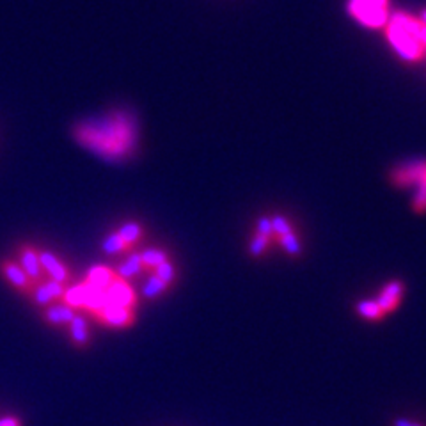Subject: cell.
Listing matches in <instances>:
<instances>
[{"label": "cell", "mask_w": 426, "mask_h": 426, "mask_svg": "<svg viewBox=\"0 0 426 426\" xmlns=\"http://www.w3.org/2000/svg\"><path fill=\"white\" fill-rule=\"evenodd\" d=\"M75 141L91 153L109 160H119L133 153L137 146V125L128 112H112L96 119L82 121L73 128Z\"/></svg>", "instance_id": "obj_1"}, {"label": "cell", "mask_w": 426, "mask_h": 426, "mask_svg": "<svg viewBox=\"0 0 426 426\" xmlns=\"http://www.w3.org/2000/svg\"><path fill=\"white\" fill-rule=\"evenodd\" d=\"M391 49L407 62H421L426 57V25L421 15L396 11L384 27Z\"/></svg>", "instance_id": "obj_2"}, {"label": "cell", "mask_w": 426, "mask_h": 426, "mask_svg": "<svg viewBox=\"0 0 426 426\" xmlns=\"http://www.w3.org/2000/svg\"><path fill=\"white\" fill-rule=\"evenodd\" d=\"M348 15L362 27L378 31L387 25L391 18V0H348Z\"/></svg>", "instance_id": "obj_3"}, {"label": "cell", "mask_w": 426, "mask_h": 426, "mask_svg": "<svg viewBox=\"0 0 426 426\" xmlns=\"http://www.w3.org/2000/svg\"><path fill=\"white\" fill-rule=\"evenodd\" d=\"M393 183L398 187L416 185L414 210L418 213L426 212V160L407 162L393 171Z\"/></svg>", "instance_id": "obj_4"}, {"label": "cell", "mask_w": 426, "mask_h": 426, "mask_svg": "<svg viewBox=\"0 0 426 426\" xmlns=\"http://www.w3.org/2000/svg\"><path fill=\"white\" fill-rule=\"evenodd\" d=\"M98 323L110 329H130L135 325L137 313L135 309L130 307H117V306H107L98 313L91 314Z\"/></svg>", "instance_id": "obj_5"}, {"label": "cell", "mask_w": 426, "mask_h": 426, "mask_svg": "<svg viewBox=\"0 0 426 426\" xmlns=\"http://www.w3.org/2000/svg\"><path fill=\"white\" fill-rule=\"evenodd\" d=\"M0 275L15 288L20 291L22 295L28 297L34 288V282L31 281L25 270L22 269L20 263L12 262V259H0Z\"/></svg>", "instance_id": "obj_6"}, {"label": "cell", "mask_w": 426, "mask_h": 426, "mask_svg": "<svg viewBox=\"0 0 426 426\" xmlns=\"http://www.w3.org/2000/svg\"><path fill=\"white\" fill-rule=\"evenodd\" d=\"M107 295V304L109 306H117V307H130V309H135L137 306V295L133 291L132 284L125 279L117 278L112 284L105 290Z\"/></svg>", "instance_id": "obj_7"}, {"label": "cell", "mask_w": 426, "mask_h": 426, "mask_svg": "<svg viewBox=\"0 0 426 426\" xmlns=\"http://www.w3.org/2000/svg\"><path fill=\"white\" fill-rule=\"evenodd\" d=\"M18 257H20V266L25 270L31 281L33 282H41L44 281L46 273H44L43 266H41L40 262V254H37V249L31 244H20L18 246Z\"/></svg>", "instance_id": "obj_8"}, {"label": "cell", "mask_w": 426, "mask_h": 426, "mask_svg": "<svg viewBox=\"0 0 426 426\" xmlns=\"http://www.w3.org/2000/svg\"><path fill=\"white\" fill-rule=\"evenodd\" d=\"M37 254H40V262L41 266H43L46 278L53 279V281L60 282V284H68L71 281V272L68 270L65 262H60L59 257L52 253V250L46 249H37Z\"/></svg>", "instance_id": "obj_9"}, {"label": "cell", "mask_w": 426, "mask_h": 426, "mask_svg": "<svg viewBox=\"0 0 426 426\" xmlns=\"http://www.w3.org/2000/svg\"><path fill=\"white\" fill-rule=\"evenodd\" d=\"M402 295H403V282L391 281L377 297V304L380 306L384 314L393 313V311L400 306Z\"/></svg>", "instance_id": "obj_10"}, {"label": "cell", "mask_w": 426, "mask_h": 426, "mask_svg": "<svg viewBox=\"0 0 426 426\" xmlns=\"http://www.w3.org/2000/svg\"><path fill=\"white\" fill-rule=\"evenodd\" d=\"M69 330V339L78 350H85L91 345V334H89V327L85 318L82 313H77L73 316V320L68 325Z\"/></svg>", "instance_id": "obj_11"}, {"label": "cell", "mask_w": 426, "mask_h": 426, "mask_svg": "<svg viewBox=\"0 0 426 426\" xmlns=\"http://www.w3.org/2000/svg\"><path fill=\"white\" fill-rule=\"evenodd\" d=\"M114 272L117 273V278L125 279V281H132V279L139 278L141 273H144V265H142L141 253H128L125 257V262H121L119 265L114 266Z\"/></svg>", "instance_id": "obj_12"}, {"label": "cell", "mask_w": 426, "mask_h": 426, "mask_svg": "<svg viewBox=\"0 0 426 426\" xmlns=\"http://www.w3.org/2000/svg\"><path fill=\"white\" fill-rule=\"evenodd\" d=\"M82 286H84V311L89 314H94L98 311H101L103 307H107V295H105V290L101 288H96V286L89 284V282L82 281Z\"/></svg>", "instance_id": "obj_13"}, {"label": "cell", "mask_w": 426, "mask_h": 426, "mask_svg": "<svg viewBox=\"0 0 426 426\" xmlns=\"http://www.w3.org/2000/svg\"><path fill=\"white\" fill-rule=\"evenodd\" d=\"M75 314H77V311H73L62 302H57L44 311V322L52 327H68Z\"/></svg>", "instance_id": "obj_14"}, {"label": "cell", "mask_w": 426, "mask_h": 426, "mask_svg": "<svg viewBox=\"0 0 426 426\" xmlns=\"http://www.w3.org/2000/svg\"><path fill=\"white\" fill-rule=\"evenodd\" d=\"M117 279V273L114 272V269L105 265H94L89 269L87 275H85L84 281L89 282V284L96 286V288H101V290H107L110 284Z\"/></svg>", "instance_id": "obj_15"}, {"label": "cell", "mask_w": 426, "mask_h": 426, "mask_svg": "<svg viewBox=\"0 0 426 426\" xmlns=\"http://www.w3.org/2000/svg\"><path fill=\"white\" fill-rule=\"evenodd\" d=\"M101 250H103V254H107V256H117V254L132 253L133 247L128 246L116 231V233H110L109 237H105L103 244H101Z\"/></svg>", "instance_id": "obj_16"}, {"label": "cell", "mask_w": 426, "mask_h": 426, "mask_svg": "<svg viewBox=\"0 0 426 426\" xmlns=\"http://www.w3.org/2000/svg\"><path fill=\"white\" fill-rule=\"evenodd\" d=\"M117 235H119L128 246L135 247L137 244H141L142 238H144V228H142V224H139V222L130 221L121 225L119 230H117Z\"/></svg>", "instance_id": "obj_17"}, {"label": "cell", "mask_w": 426, "mask_h": 426, "mask_svg": "<svg viewBox=\"0 0 426 426\" xmlns=\"http://www.w3.org/2000/svg\"><path fill=\"white\" fill-rule=\"evenodd\" d=\"M141 259H142V265H144V272L151 273L158 265H162V263L169 259V254H167V250L153 247V249L142 250Z\"/></svg>", "instance_id": "obj_18"}, {"label": "cell", "mask_w": 426, "mask_h": 426, "mask_svg": "<svg viewBox=\"0 0 426 426\" xmlns=\"http://www.w3.org/2000/svg\"><path fill=\"white\" fill-rule=\"evenodd\" d=\"M84 286H82L80 282V284H75L71 286V288H66L62 304L69 306L73 311H77V313H82V311H84Z\"/></svg>", "instance_id": "obj_19"}, {"label": "cell", "mask_w": 426, "mask_h": 426, "mask_svg": "<svg viewBox=\"0 0 426 426\" xmlns=\"http://www.w3.org/2000/svg\"><path fill=\"white\" fill-rule=\"evenodd\" d=\"M169 288V284H165L164 281H160V279L155 278L153 273H151L148 281H146L144 288H142V297L148 298V300H153V298H158L162 293H165Z\"/></svg>", "instance_id": "obj_20"}, {"label": "cell", "mask_w": 426, "mask_h": 426, "mask_svg": "<svg viewBox=\"0 0 426 426\" xmlns=\"http://www.w3.org/2000/svg\"><path fill=\"white\" fill-rule=\"evenodd\" d=\"M28 298L40 307H50L53 306V304H57L52 295H50V291L46 290V286L43 284V281L34 282V288L33 291H31V295H28Z\"/></svg>", "instance_id": "obj_21"}, {"label": "cell", "mask_w": 426, "mask_h": 426, "mask_svg": "<svg viewBox=\"0 0 426 426\" xmlns=\"http://www.w3.org/2000/svg\"><path fill=\"white\" fill-rule=\"evenodd\" d=\"M151 273H153L155 278H158L160 281H164L165 284H169V286H173L174 282H176V278H178L176 266L173 265L171 259H167V262H164L162 265H158Z\"/></svg>", "instance_id": "obj_22"}, {"label": "cell", "mask_w": 426, "mask_h": 426, "mask_svg": "<svg viewBox=\"0 0 426 426\" xmlns=\"http://www.w3.org/2000/svg\"><path fill=\"white\" fill-rule=\"evenodd\" d=\"M357 313L366 320H380L384 316L377 300H362L357 304Z\"/></svg>", "instance_id": "obj_23"}, {"label": "cell", "mask_w": 426, "mask_h": 426, "mask_svg": "<svg viewBox=\"0 0 426 426\" xmlns=\"http://www.w3.org/2000/svg\"><path fill=\"white\" fill-rule=\"evenodd\" d=\"M281 244H282V247H284V250L288 254H293V256L300 254V250H302L300 241H298V238L295 237L293 231L282 235V237H281Z\"/></svg>", "instance_id": "obj_24"}, {"label": "cell", "mask_w": 426, "mask_h": 426, "mask_svg": "<svg viewBox=\"0 0 426 426\" xmlns=\"http://www.w3.org/2000/svg\"><path fill=\"white\" fill-rule=\"evenodd\" d=\"M43 284L46 286V290L50 291V295L53 297V300L62 302V298H65V293H66V286L65 284H60V282L53 281V279H50V278H44Z\"/></svg>", "instance_id": "obj_25"}, {"label": "cell", "mask_w": 426, "mask_h": 426, "mask_svg": "<svg viewBox=\"0 0 426 426\" xmlns=\"http://www.w3.org/2000/svg\"><path fill=\"white\" fill-rule=\"evenodd\" d=\"M269 244H270L269 237L256 235V237L253 238V241H250V254H253V256H262V254L266 250V247H269Z\"/></svg>", "instance_id": "obj_26"}, {"label": "cell", "mask_w": 426, "mask_h": 426, "mask_svg": "<svg viewBox=\"0 0 426 426\" xmlns=\"http://www.w3.org/2000/svg\"><path fill=\"white\" fill-rule=\"evenodd\" d=\"M272 228H273V233H278L279 237H282V235L293 231V230H291L290 222L286 221L282 215H275V217H272Z\"/></svg>", "instance_id": "obj_27"}, {"label": "cell", "mask_w": 426, "mask_h": 426, "mask_svg": "<svg viewBox=\"0 0 426 426\" xmlns=\"http://www.w3.org/2000/svg\"><path fill=\"white\" fill-rule=\"evenodd\" d=\"M257 228V235H263V237H269L273 233V228H272V219L270 217H262L259 221H257L256 224Z\"/></svg>", "instance_id": "obj_28"}, {"label": "cell", "mask_w": 426, "mask_h": 426, "mask_svg": "<svg viewBox=\"0 0 426 426\" xmlns=\"http://www.w3.org/2000/svg\"><path fill=\"white\" fill-rule=\"evenodd\" d=\"M0 426H22V421L17 416H8V418L0 419Z\"/></svg>", "instance_id": "obj_29"}, {"label": "cell", "mask_w": 426, "mask_h": 426, "mask_svg": "<svg viewBox=\"0 0 426 426\" xmlns=\"http://www.w3.org/2000/svg\"><path fill=\"white\" fill-rule=\"evenodd\" d=\"M394 426H423L416 421H410V419H396L394 421Z\"/></svg>", "instance_id": "obj_30"}, {"label": "cell", "mask_w": 426, "mask_h": 426, "mask_svg": "<svg viewBox=\"0 0 426 426\" xmlns=\"http://www.w3.org/2000/svg\"><path fill=\"white\" fill-rule=\"evenodd\" d=\"M421 18H423V22H425V25H426V9L421 12Z\"/></svg>", "instance_id": "obj_31"}]
</instances>
